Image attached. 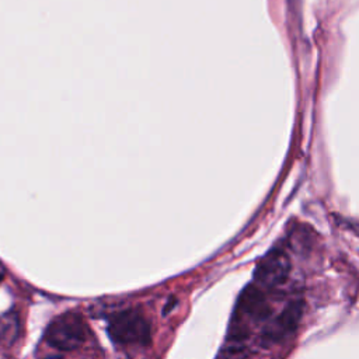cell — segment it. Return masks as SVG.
Instances as JSON below:
<instances>
[{"instance_id":"cell-1","label":"cell","mask_w":359,"mask_h":359,"mask_svg":"<svg viewBox=\"0 0 359 359\" xmlns=\"http://www.w3.org/2000/svg\"><path fill=\"white\" fill-rule=\"evenodd\" d=\"M45 339L50 346L60 351L77 349L87 339L86 321L79 313H63L48 325Z\"/></svg>"},{"instance_id":"cell-2","label":"cell","mask_w":359,"mask_h":359,"mask_svg":"<svg viewBox=\"0 0 359 359\" xmlns=\"http://www.w3.org/2000/svg\"><path fill=\"white\" fill-rule=\"evenodd\" d=\"M108 334L121 345H149L150 342V325L135 309L115 313L108 321Z\"/></svg>"},{"instance_id":"cell-3","label":"cell","mask_w":359,"mask_h":359,"mask_svg":"<svg viewBox=\"0 0 359 359\" xmlns=\"http://www.w3.org/2000/svg\"><path fill=\"white\" fill-rule=\"evenodd\" d=\"M302 314H303V302L302 300L290 302L262 330L261 342L264 345H271V344H276V342L287 338L289 335H292L300 323Z\"/></svg>"},{"instance_id":"cell-4","label":"cell","mask_w":359,"mask_h":359,"mask_svg":"<svg viewBox=\"0 0 359 359\" xmlns=\"http://www.w3.org/2000/svg\"><path fill=\"white\" fill-rule=\"evenodd\" d=\"M290 272V259L283 248L271 250L255 268V280L265 287H276L286 280Z\"/></svg>"},{"instance_id":"cell-5","label":"cell","mask_w":359,"mask_h":359,"mask_svg":"<svg viewBox=\"0 0 359 359\" xmlns=\"http://www.w3.org/2000/svg\"><path fill=\"white\" fill-rule=\"evenodd\" d=\"M237 320H254L261 321L269 317L271 306L264 292L254 283L248 285L240 294L237 303Z\"/></svg>"},{"instance_id":"cell-6","label":"cell","mask_w":359,"mask_h":359,"mask_svg":"<svg viewBox=\"0 0 359 359\" xmlns=\"http://www.w3.org/2000/svg\"><path fill=\"white\" fill-rule=\"evenodd\" d=\"M18 334V318L14 313H7L0 323V339L3 344L10 345L15 341Z\"/></svg>"},{"instance_id":"cell-7","label":"cell","mask_w":359,"mask_h":359,"mask_svg":"<svg viewBox=\"0 0 359 359\" xmlns=\"http://www.w3.org/2000/svg\"><path fill=\"white\" fill-rule=\"evenodd\" d=\"M43 359H63V358L59 356V355H52V356H46V358H43Z\"/></svg>"},{"instance_id":"cell-8","label":"cell","mask_w":359,"mask_h":359,"mask_svg":"<svg viewBox=\"0 0 359 359\" xmlns=\"http://www.w3.org/2000/svg\"><path fill=\"white\" fill-rule=\"evenodd\" d=\"M3 278H4V271H3V268L0 266V282L3 280Z\"/></svg>"}]
</instances>
